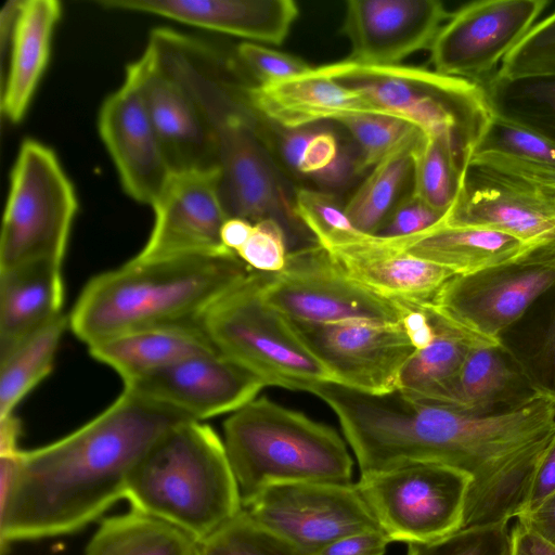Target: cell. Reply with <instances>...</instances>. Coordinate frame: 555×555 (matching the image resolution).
I'll use <instances>...</instances> for the list:
<instances>
[{
    "instance_id": "32",
    "label": "cell",
    "mask_w": 555,
    "mask_h": 555,
    "mask_svg": "<svg viewBox=\"0 0 555 555\" xmlns=\"http://www.w3.org/2000/svg\"><path fill=\"white\" fill-rule=\"evenodd\" d=\"M83 555H201V543L165 520L131 509L104 519Z\"/></svg>"
},
{
    "instance_id": "33",
    "label": "cell",
    "mask_w": 555,
    "mask_h": 555,
    "mask_svg": "<svg viewBox=\"0 0 555 555\" xmlns=\"http://www.w3.org/2000/svg\"><path fill=\"white\" fill-rule=\"evenodd\" d=\"M501 343L519 365L533 390L555 403V285L543 294Z\"/></svg>"
},
{
    "instance_id": "54",
    "label": "cell",
    "mask_w": 555,
    "mask_h": 555,
    "mask_svg": "<svg viewBox=\"0 0 555 555\" xmlns=\"http://www.w3.org/2000/svg\"><path fill=\"white\" fill-rule=\"evenodd\" d=\"M201 555H204V554L202 553V550H201Z\"/></svg>"
},
{
    "instance_id": "12",
    "label": "cell",
    "mask_w": 555,
    "mask_h": 555,
    "mask_svg": "<svg viewBox=\"0 0 555 555\" xmlns=\"http://www.w3.org/2000/svg\"><path fill=\"white\" fill-rule=\"evenodd\" d=\"M242 508L258 525L311 555L346 535L379 528L353 482L271 485Z\"/></svg>"
},
{
    "instance_id": "47",
    "label": "cell",
    "mask_w": 555,
    "mask_h": 555,
    "mask_svg": "<svg viewBox=\"0 0 555 555\" xmlns=\"http://www.w3.org/2000/svg\"><path fill=\"white\" fill-rule=\"evenodd\" d=\"M555 492V431L545 448L533 480L530 492L521 514L528 513L538 507L550 495ZM520 514V515H521Z\"/></svg>"
},
{
    "instance_id": "24",
    "label": "cell",
    "mask_w": 555,
    "mask_h": 555,
    "mask_svg": "<svg viewBox=\"0 0 555 555\" xmlns=\"http://www.w3.org/2000/svg\"><path fill=\"white\" fill-rule=\"evenodd\" d=\"M62 267L37 260L0 270V357L62 315Z\"/></svg>"
},
{
    "instance_id": "35",
    "label": "cell",
    "mask_w": 555,
    "mask_h": 555,
    "mask_svg": "<svg viewBox=\"0 0 555 555\" xmlns=\"http://www.w3.org/2000/svg\"><path fill=\"white\" fill-rule=\"evenodd\" d=\"M467 170L447 138L423 133L413 154L412 193L448 214L463 193Z\"/></svg>"
},
{
    "instance_id": "1",
    "label": "cell",
    "mask_w": 555,
    "mask_h": 555,
    "mask_svg": "<svg viewBox=\"0 0 555 555\" xmlns=\"http://www.w3.org/2000/svg\"><path fill=\"white\" fill-rule=\"evenodd\" d=\"M197 422L124 389L96 417L40 448L21 451L12 485L0 498V547L73 533L120 499L151 448L173 428Z\"/></svg>"
},
{
    "instance_id": "7",
    "label": "cell",
    "mask_w": 555,
    "mask_h": 555,
    "mask_svg": "<svg viewBox=\"0 0 555 555\" xmlns=\"http://www.w3.org/2000/svg\"><path fill=\"white\" fill-rule=\"evenodd\" d=\"M264 274L254 270L206 311L201 324L215 348L266 386L309 391L334 382L293 323L262 297Z\"/></svg>"
},
{
    "instance_id": "5",
    "label": "cell",
    "mask_w": 555,
    "mask_h": 555,
    "mask_svg": "<svg viewBox=\"0 0 555 555\" xmlns=\"http://www.w3.org/2000/svg\"><path fill=\"white\" fill-rule=\"evenodd\" d=\"M323 68L387 115L410 121L427 135L447 138L466 167L493 116L481 85L434 69L362 65L348 59Z\"/></svg>"
},
{
    "instance_id": "45",
    "label": "cell",
    "mask_w": 555,
    "mask_h": 555,
    "mask_svg": "<svg viewBox=\"0 0 555 555\" xmlns=\"http://www.w3.org/2000/svg\"><path fill=\"white\" fill-rule=\"evenodd\" d=\"M390 542L380 528L364 530L340 538L314 555H384Z\"/></svg>"
},
{
    "instance_id": "27",
    "label": "cell",
    "mask_w": 555,
    "mask_h": 555,
    "mask_svg": "<svg viewBox=\"0 0 555 555\" xmlns=\"http://www.w3.org/2000/svg\"><path fill=\"white\" fill-rule=\"evenodd\" d=\"M124 384L192 357L218 351L201 323L172 324L126 333L89 346Z\"/></svg>"
},
{
    "instance_id": "6",
    "label": "cell",
    "mask_w": 555,
    "mask_h": 555,
    "mask_svg": "<svg viewBox=\"0 0 555 555\" xmlns=\"http://www.w3.org/2000/svg\"><path fill=\"white\" fill-rule=\"evenodd\" d=\"M193 98L215 141L220 194L229 217L251 223L279 221L287 236L288 253L318 244L281 191L255 125V111L243 91L212 81L199 87Z\"/></svg>"
},
{
    "instance_id": "21",
    "label": "cell",
    "mask_w": 555,
    "mask_h": 555,
    "mask_svg": "<svg viewBox=\"0 0 555 555\" xmlns=\"http://www.w3.org/2000/svg\"><path fill=\"white\" fill-rule=\"evenodd\" d=\"M96 4L276 46L286 39L299 14L292 0H101Z\"/></svg>"
},
{
    "instance_id": "40",
    "label": "cell",
    "mask_w": 555,
    "mask_h": 555,
    "mask_svg": "<svg viewBox=\"0 0 555 555\" xmlns=\"http://www.w3.org/2000/svg\"><path fill=\"white\" fill-rule=\"evenodd\" d=\"M548 76H555V12L535 23L494 75L508 80Z\"/></svg>"
},
{
    "instance_id": "41",
    "label": "cell",
    "mask_w": 555,
    "mask_h": 555,
    "mask_svg": "<svg viewBox=\"0 0 555 555\" xmlns=\"http://www.w3.org/2000/svg\"><path fill=\"white\" fill-rule=\"evenodd\" d=\"M408 545L406 555H512L511 527L461 529L436 541Z\"/></svg>"
},
{
    "instance_id": "9",
    "label": "cell",
    "mask_w": 555,
    "mask_h": 555,
    "mask_svg": "<svg viewBox=\"0 0 555 555\" xmlns=\"http://www.w3.org/2000/svg\"><path fill=\"white\" fill-rule=\"evenodd\" d=\"M470 481L453 467L417 463L361 474L356 486L389 540L410 544L461 530Z\"/></svg>"
},
{
    "instance_id": "11",
    "label": "cell",
    "mask_w": 555,
    "mask_h": 555,
    "mask_svg": "<svg viewBox=\"0 0 555 555\" xmlns=\"http://www.w3.org/2000/svg\"><path fill=\"white\" fill-rule=\"evenodd\" d=\"M261 294L289 321L311 324L401 323L413 307L375 295L350 280L320 244L288 253L281 271L266 272Z\"/></svg>"
},
{
    "instance_id": "3",
    "label": "cell",
    "mask_w": 555,
    "mask_h": 555,
    "mask_svg": "<svg viewBox=\"0 0 555 555\" xmlns=\"http://www.w3.org/2000/svg\"><path fill=\"white\" fill-rule=\"evenodd\" d=\"M133 511L165 520L199 543L242 511L223 440L208 425L184 423L159 439L131 473Z\"/></svg>"
},
{
    "instance_id": "28",
    "label": "cell",
    "mask_w": 555,
    "mask_h": 555,
    "mask_svg": "<svg viewBox=\"0 0 555 555\" xmlns=\"http://www.w3.org/2000/svg\"><path fill=\"white\" fill-rule=\"evenodd\" d=\"M386 240L398 249L447 268L455 275L470 274L501 264L531 248L507 234L480 227L449 223L446 218L421 233Z\"/></svg>"
},
{
    "instance_id": "14",
    "label": "cell",
    "mask_w": 555,
    "mask_h": 555,
    "mask_svg": "<svg viewBox=\"0 0 555 555\" xmlns=\"http://www.w3.org/2000/svg\"><path fill=\"white\" fill-rule=\"evenodd\" d=\"M291 322L334 383L367 393L397 390L401 370L416 350L401 323Z\"/></svg>"
},
{
    "instance_id": "52",
    "label": "cell",
    "mask_w": 555,
    "mask_h": 555,
    "mask_svg": "<svg viewBox=\"0 0 555 555\" xmlns=\"http://www.w3.org/2000/svg\"><path fill=\"white\" fill-rule=\"evenodd\" d=\"M356 167L357 163H352L351 156L347 152L339 150L334 163L314 176L323 181V183L337 185L341 184L351 171L356 172Z\"/></svg>"
},
{
    "instance_id": "43",
    "label": "cell",
    "mask_w": 555,
    "mask_h": 555,
    "mask_svg": "<svg viewBox=\"0 0 555 555\" xmlns=\"http://www.w3.org/2000/svg\"><path fill=\"white\" fill-rule=\"evenodd\" d=\"M236 56L258 83L282 81L313 68L297 56L249 41L238 44Z\"/></svg>"
},
{
    "instance_id": "17",
    "label": "cell",
    "mask_w": 555,
    "mask_h": 555,
    "mask_svg": "<svg viewBox=\"0 0 555 555\" xmlns=\"http://www.w3.org/2000/svg\"><path fill=\"white\" fill-rule=\"evenodd\" d=\"M451 14L439 0H350L343 24L351 47L348 60L400 65L411 54L429 50Z\"/></svg>"
},
{
    "instance_id": "15",
    "label": "cell",
    "mask_w": 555,
    "mask_h": 555,
    "mask_svg": "<svg viewBox=\"0 0 555 555\" xmlns=\"http://www.w3.org/2000/svg\"><path fill=\"white\" fill-rule=\"evenodd\" d=\"M219 182V169L173 173L152 207L151 235L134 258L147 261L233 253L221 241L230 217Z\"/></svg>"
},
{
    "instance_id": "36",
    "label": "cell",
    "mask_w": 555,
    "mask_h": 555,
    "mask_svg": "<svg viewBox=\"0 0 555 555\" xmlns=\"http://www.w3.org/2000/svg\"><path fill=\"white\" fill-rule=\"evenodd\" d=\"M481 86L494 113L555 142V76L513 80L493 76Z\"/></svg>"
},
{
    "instance_id": "46",
    "label": "cell",
    "mask_w": 555,
    "mask_h": 555,
    "mask_svg": "<svg viewBox=\"0 0 555 555\" xmlns=\"http://www.w3.org/2000/svg\"><path fill=\"white\" fill-rule=\"evenodd\" d=\"M339 150L337 140L331 131L318 130L306 146L298 172L317 175L334 163Z\"/></svg>"
},
{
    "instance_id": "29",
    "label": "cell",
    "mask_w": 555,
    "mask_h": 555,
    "mask_svg": "<svg viewBox=\"0 0 555 555\" xmlns=\"http://www.w3.org/2000/svg\"><path fill=\"white\" fill-rule=\"evenodd\" d=\"M468 167L485 169L555 194V142L494 112Z\"/></svg>"
},
{
    "instance_id": "38",
    "label": "cell",
    "mask_w": 555,
    "mask_h": 555,
    "mask_svg": "<svg viewBox=\"0 0 555 555\" xmlns=\"http://www.w3.org/2000/svg\"><path fill=\"white\" fill-rule=\"evenodd\" d=\"M293 208L297 219L326 249L363 234L352 225L345 208L330 193L299 189L295 194Z\"/></svg>"
},
{
    "instance_id": "18",
    "label": "cell",
    "mask_w": 555,
    "mask_h": 555,
    "mask_svg": "<svg viewBox=\"0 0 555 555\" xmlns=\"http://www.w3.org/2000/svg\"><path fill=\"white\" fill-rule=\"evenodd\" d=\"M266 384L219 351L196 356L124 384V389L175 408L194 421L233 413Z\"/></svg>"
},
{
    "instance_id": "19",
    "label": "cell",
    "mask_w": 555,
    "mask_h": 555,
    "mask_svg": "<svg viewBox=\"0 0 555 555\" xmlns=\"http://www.w3.org/2000/svg\"><path fill=\"white\" fill-rule=\"evenodd\" d=\"M446 221L494 230L538 247L555 241V194L468 167L463 193Z\"/></svg>"
},
{
    "instance_id": "49",
    "label": "cell",
    "mask_w": 555,
    "mask_h": 555,
    "mask_svg": "<svg viewBox=\"0 0 555 555\" xmlns=\"http://www.w3.org/2000/svg\"><path fill=\"white\" fill-rule=\"evenodd\" d=\"M512 555H555V546L515 519L511 527Z\"/></svg>"
},
{
    "instance_id": "20",
    "label": "cell",
    "mask_w": 555,
    "mask_h": 555,
    "mask_svg": "<svg viewBox=\"0 0 555 555\" xmlns=\"http://www.w3.org/2000/svg\"><path fill=\"white\" fill-rule=\"evenodd\" d=\"M138 86L173 173L218 168L210 129L185 89L145 49L126 68Z\"/></svg>"
},
{
    "instance_id": "26",
    "label": "cell",
    "mask_w": 555,
    "mask_h": 555,
    "mask_svg": "<svg viewBox=\"0 0 555 555\" xmlns=\"http://www.w3.org/2000/svg\"><path fill=\"white\" fill-rule=\"evenodd\" d=\"M62 15L57 0H22L9 41L8 76L1 112L11 122L25 116L49 62L54 28Z\"/></svg>"
},
{
    "instance_id": "22",
    "label": "cell",
    "mask_w": 555,
    "mask_h": 555,
    "mask_svg": "<svg viewBox=\"0 0 555 555\" xmlns=\"http://www.w3.org/2000/svg\"><path fill=\"white\" fill-rule=\"evenodd\" d=\"M327 250L341 271L357 284L380 297L412 306L430 304L455 275L451 270L416 258L375 235L361 234Z\"/></svg>"
},
{
    "instance_id": "30",
    "label": "cell",
    "mask_w": 555,
    "mask_h": 555,
    "mask_svg": "<svg viewBox=\"0 0 555 555\" xmlns=\"http://www.w3.org/2000/svg\"><path fill=\"white\" fill-rule=\"evenodd\" d=\"M426 306L433 317L436 336L427 347L415 350L409 358L401 370L397 390L413 400L438 403L469 351L495 343L457 327Z\"/></svg>"
},
{
    "instance_id": "39",
    "label": "cell",
    "mask_w": 555,
    "mask_h": 555,
    "mask_svg": "<svg viewBox=\"0 0 555 555\" xmlns=\"http://www.w3.org/2000/svg\"><path fill=\"white\" fill-rule=\"evenodd\" d=\"M338 122L351 133L361 150L356 172L373 168L404 138L420 129L399 117L378 114L349 116Z\"/></svg>"
},
{
    "instance_id": "50",
    "label": "cell",
    "mask_w": 555,
    "mask_h": 555,
    "mask_svg": "<svg viewBox=\"0 0 555 555\" xmlns=\"http://www.w3.org/2000/svg\"><path fill=\"white\" fill-rule=\"evenodd\" d=\"M318 130L310 127L287 129L282 138V154L288 166L298 171L307 144Z\"/></svg>"
},
{
    "instance_id": "25",
    "label": "cell",
    "mask_w": 555,
    "mask_h": 555,
    "mask_svg": "<svg viewBox=\"0 0 555 555\" xmlns=\"http://www.w3.org/2000/svg\"><path fill=\"white\" fill-rule=\"evenodd\" d=\"M537 396L501 343L473 348L438 404L476 414H496L516 409Z\"/></svg>"
},
{
    "instance_id": "10",
    "label": "cell",
    "mask_w": 555,
    "mask_h": 555,
    "mask_svg": "<svg viewBox=\"0 0 555 555\" xmlns=\"http://www.w3.org/2000/svg\"><path fill=\"white\" fill-rule=\"evenodd\" d=\"M555 285V241L519 257L465 275L452 276L430 304L457 327L500 344L533 304Z\"/></svg>"
},
{
    "instance_id": "51",
    "label": "cell",
    "mask_w": 555,
    "mask_h": 555,
    "mask_svg": "<svg viewBox=\"0 0 555 555\" xmlns=\"http://www.w3.org/2000/svg\"><path fill=\"white\" fill-rule=\"evenodd\" d=\"M254 223L241 219V218H229L221 230V241L223 246L235 253L246 243L248 240Z\"/></svg>"
},
{
    "instance_id": "48",
    "label": "cell",
    "mask_w": 555,
    "mask_h": 555,
    "mask_svg": "<svg viewBox=\"0 0 555 555\" xmlns=\"http://www.w3.org/2000/svg\"><path fill=\"white\" fill-rule=\"evenodd\" d=\"M516 520L555 546V492L534 509L519 515Z\"/></svg>"
},
{
    "instance_id": "53",
    "label": "cell",
    "mask_w": 555,
    "mask_h": 555,
    "mask_svg": "<svg viewBox=\"0 0 555 555\" xmlns=\"http://www.w3.org/2000/svg\"><path fill=\"white\" fill-rule=\"evenodd\" d=\"M21 434L20 421L10 414L0 417V455L16 454L18 449V438Z\"/></svg>"
},
{
    "instance_id": "37",
    "label": "cell",
    "mask_w": 555,
    "mask_h": 555,
    "mask_svg": "<svg viewBox=\"0 0 555 555\" xmlns=\"http://www.w3.org/2000/svg\"><path fill=\"white\" fill-rule=\"evenodd\" d=\"M204 555H311L264 529L242 511L201 543Z\"/></svg>"
},
{
    "instance_id": "16",
    "label": "cell",
    "mask_w": 555,
    "mask_h": 555,
    "mask_svg": "<svg viewBox=\"0 0 555 555\" xmlns=\"http://www.w3.org/2000/svg\"><path fill=\"white\" fill-rule=\"evenodd\" d=\"M98 128L125 192L153 207L173 172L140 90L129 76L104 100Z\"/></svg>"
},
{
    "instance_id": "4",
    "label": "cell",
    "mask_w": 555,
    "mask_h": 555,
    "mask_svg": "<svg viewBox=\"0 0 555 555\" xmlns=\"http://www.w3.org/2000/svg\"><path fill=\"white\" fill-rule=\"evenodd\" d=\"M223 435L242 505L276 483H352L353 461L339 434L267 397L231 413Z\"/></svg>"
},
{
    "instance_id": "8",
    "label": "cell",
    "mask_w": 555,
    "mask_h": 555,
    "mask_svg": "<svg viewBox=\"0 0 555 555\" xmlns=\"http://www.w3.org/2000/svg\"><path fill=\"white\" fill-rule=\"evenodd\" d=\"M78 209L56 154L26 139L14 163L0 238V270L37 260L63 262Z\"/></svg>"
},
{
    "instance_id": "2",
    "label": "cell",
    "mask_w": 555,
    "mask_h": 555,
    "mask_svg": "<svg viewBox=\"0 0 555 555\" xmlns=\"http://www.w3.org/2000/svg\"><path fill=\"white\" fill-rule=\"evenodd\" d=\"M253 271L234 253L147 261L133 257L89 281L68 325L89 347L139 330L201 323Z\"/></svg>"
},
{
    "instance_id": "23",
    "label": "cell",
    "mask_w": 555,
    "mask_h": 555,
    "mask_svg": "<svg viewBox=\"0 0 555 555\" xmlns=\"http://www.w3.org/2000/svg\"><path fill=\"white\" fill-rule=\"evenodd\" d=\"M246 95L256 113L285 129L361 114L387 115L364 93L335 81L323 66L282 81L246 86Z\"/></svg>"
},
{
    "instance_id": "13",
    "label": "cell",
    "mask_w": 555,
    "mask_h": 555,
    "mask_svg": "<svg viewBox=\"0 0 555 555\" xmlns=\"http://www.w3.org/2000/svg\"><path fill=\"white\" fill-rule=\"evenodd\" d=\"M547 4L546 0H481L462 7L429 49L434 70L483 85Z\"/></svg>"
},
{
    "instance_id": "42",
    "label": "cell",
    "mask_w": 555,
    "mask_h": 555,
    "mask_svg": "<svg viewBox=\"0 0 555 555\" xmlns=\"http://www.w3.org/2000/svg\"><path fill=\"white\" fill-rule=\"evenodd\" d=\"M236 255L253 270L275 273L287 260V236L282 224L274 219L254 223L246 243Z\"/></svg>"
},
{
    "instance_id": "34",
    "label": "cell",
    "mask_w": 555,
    "mask_h": 555,
    "mask_svg": "<svg viewBox=\"0 0 555 555\" xmlns=\"http://www.w3.org/2000/svg\"><path fill=\"white\" fill-rule=\"evenodd\" d=\"M68 325L63 314L0 357V417L13 414L20 401L52 370Z\"/></svg>"
},
{
    "instance_id": "31",
    "label": "cell",
    "mask_w": 555,
    "mask_h": 555,
    "mask_svg": "<svg viewBox=\"0 0 555 555\" xmlns=\"http://www.w3.org/2000/svg\"><path fill=\"white\" fill-rule=\"evenodd\" d=\"M423 133L416 129L379 160L345 205L348 219L359 232L375 235L412 191L413 154Z\"/></svg>"
},
{
    "instance_id": "44",
    "label": "cell",
    "mask_w": 555,
    "mask_h": 555,
    "mask_svg": "<svg viewBox=\"0 0 555 555\" xmlns=\"http://www.w3.org/2000/svg\"><path fill=\"white\" fill-rule=\"evenodd\" d=\"M448 214L431 208L411 191L398 204L375 236L398 238L414 235L436 225Z\"/></svg>"
}]
</instances>
